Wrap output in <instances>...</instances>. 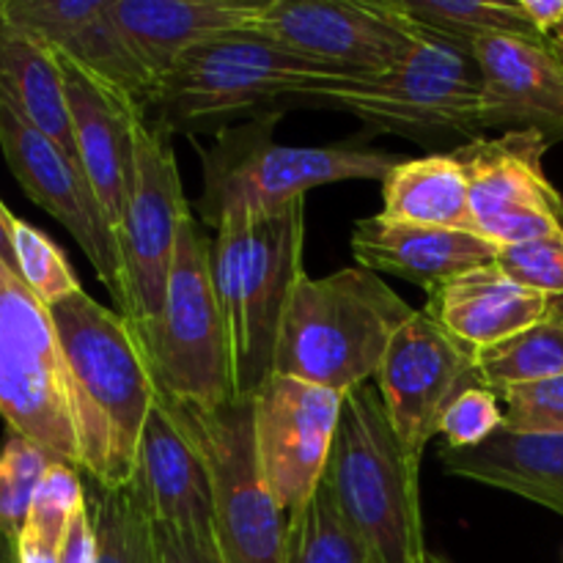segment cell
Masks as SVG:
<instances>
[{"mask_svg": "<svg viewBox=\"0 0 563 563\" xmlns=\"http://www.w3.org/2000/svg\"><path fill=\"white\" fill-rule=\"evenodd\" d=\"M427 563H454V561H449V559H445V555H432V553H429Z\"/></svg>", "mask_w": 563, "mask_h": 563, "instance_id": "obj_43", "label": "cell"}, {"mask_svg": "<svg viewBox=\"0 0 563 563\" xmlns=\"http://www.w3.org/2000/svg\"><path fill=\"white\" fill-rule=\"evenodd\" d=\"M135 476L146 487L157 522L214 544L209 465L163 394L143 427Z\"/></svg>", "mask_w": 563, "mask_h": 563, "instance_id": "obj_21", "label": "cell"}, {"mask_svg": "<svg viewBox=\"0 0 563 563\" xmlns=\"http://www.w3.org/2000/svg\"><path fill=\"white\" fill-rule=\"evenodd\" d=\"M385 218L434 229H473L471 181L454 154L396 163L383 179Z\"/></svg>", "mask_w": 563, "mask_h": 563, "instance_id": "obj_26", "label": "cell"}, {"mask_svg": "<svg viewBox=\"0 0 563 563\" xmlns=\"http://www.w3.org/2000/svg\"><path fill=\"white\" fill-rule=\"evenodd\" d=\"M190 203L181 187L179 163L170 146V130L154 115L135 126V170L130 201L119 231L121 269H124V317L148 339L163 313L170 262L181 223L190 218Z\"/></svg>", "mask_w": 563, "mask_h": 563, "instance_id": "obj_11", "label": "cell"}, {"mask_svg": "<svg viewBox=\"0 0 563 563\" xmlns=\"http://www.w3.org/2000/svg\"><path fill=\"white\" fill-rule=\"evenodd\" d=\"M251 27L352 77L385 75L412 44L410 22L385 0H264Z\"/></svg>", "mask_w": 563, "mask_h": 563, "instance_id": "obj_13", "label": "cell"}, {"mask_svg": "<svg viewBox=\"0 0 563 563\" xmlns=\"http://www.w3.org/2000/svg\"><path fill=\"white\" fill-rule=\"evenodd\" d=\"M49 317L69 372L80 473L104 489L124 487L159 394L146 350L124 313L82 289L49 306Z\"/></svg>", "mask_w": 563, "mask_h": 563, "instance_id": "obj_1", "label": "cell"}, {"mask_svg": "<svg viewBox=\"0 0 563 563\" xmlns=\"http://www.w3.org/2000/svg\"><path fill=\"white\" fill-rule=\"evenodd\" d=\"M0 418L53 462L80 471L71 385L49 308L0 262Z\"/></svg>", "mask_w": 563, "mask_h": 563, "instance_id": "obj_9", "label": "cell"}, {"mask_svg": "<svg viewBox=\"0 0 563 563\" xmlns=\"http://www.w3.org/2000/svg\"><path fill=\"white\" fill-rule=\"evenodd\" d=\"M517 5L539 36L553 38V33L561 27L563 0H517Z\"/></svg>", "mask_w": 563, "mask_h": 563, "instance_id": "obj_39", "label": "cell"}, {"mask_svg": "<svg viewBox=\"0 0 563 563\" xmlns=\"http://www.w3.org/2000/svg\"><path fill=\"white\" fill-rule=\"evenodd\" d=\"M555 47H559V44H555ZM559 49H561V47H559ZM561 53H563V49H561Z\"/></svg>", "mask_w": 563, "mask_h": 563, "instance_id": "obj_45", "label": "cell"}, {"mask_svg": "<svg viewBox=\"0 0 563 563\" xmlns=\"http://www.w3.org/2000/svg\"><path fill=\"white\" fill-rule=\"evenodd\" d=\"M88 511L93 522L97 563H163L157 539V517L141 478L104 489L86 487Z\"/></svg>", "mask_w": 563, "mask_h": 563, "instance_id": "obj_27", "label": "cell"}, {"mask_svg": "<svg viewBox=\"0 0 563 563\" xmlns=\"http://www.w3.org/2000/svg\"><path fill=\"white\" fill-rule=\"evenodd\" d=\"M11 220H14V214H11L9 209L3 207V201H0V262L16 273V256L14 245H11Z\"/></svg>", "mask_w": 563, "mask_h": 563, "instance_id": "obj_41", "label": "cell"}, {"mask_svg": "<svg viewBox=\"0 0 563 563\" xmlns=\"http://www.w3.org/2000/svg\"><path fill=\"white\" fill-rule=\"evenodd\" d=\"M11 245L16 256V273L42 306H55L64 297L80 291V280L71 273L60 247L44 231L25 220H11Z\"/></svg>", "mask_w": 563, "mask_h": 563, "instance_id": "obj_32", "label": "cell"}, {"mask_svg": "<svg viewBox=\"0 0 563 563\" xmlns=\"http://www.w3.org/2000/svg\"><path fill=\"white\" fill-rule=\"evenodd\" d=\"M0 16L148 113L157 82L121 36L110 0H0Z\"/></svg>", "mask_w": 563, "mask_h": 563, "instance_id": "obj_17", "label": "cell"}, {"mask_svg": "<svg viewBox=\"0 0 563 563\" xmlns=\"http://www.w3.org/2000/svg\"><path fill=\"white\" fill-rule=\"evenodd\" d=\"M344 396L273 374L253 399L258 471L280 511L295 515L322 484Z\"/></svg>", "mask_w": 563, "mask_h": 563, "instance_id": "obj_14", "label": "cell"}, {"mask_svg": "<svg viewBox=\"0 0 563 563\" xmlns=\"http://www.w3.org/2000/svg\"><path fill=\"white\" fill-rule=\"evenodd\" d=\"M476 372L484 388L500 390L515 385L544 383L563 374V311L522 330L515 339L476 355Z\"/></svg>", "mask_w": 563, "mask_h": 563, "instance_id": "obj_29", "label": "cell"}, {"mask_svg": "<svg viewBox=\"0 0 563 563\" xmlns=\"http://www.w3.org/2000/svg\"><path fill=\"white\" fill-rule=\"evenodd\" d=\"M75 126L77 163L119 242L135 170V126L143 110L58 58Z\"/></svg>", "mask_w": 563, "mask_h": 563, "instance_id": "obj_19", "label": "cell"}, {"mask_svg": "<svg viewBox=\"0 0 563 563\" xmlns=\"http://www.w3.org/2000/svg\"><path fill=\"white\" fill-rule=\"evenodd\" d=\"M159 394L187 407L234 399L231 341L212 278V240L196 214L181 223L163 313L143 341Z\"/></svg>", "mask_w": 563, "mask_h": 563, "instance_id": "obj_8", "label": "cell"}, {"mask_svg": "<svg viewBox=\"0 0 563 563\" xmlns=\"http://www.w3.org/2000/svg\"><path fill=\"white\" fill-rule=\"evenodd\" d=\"M473 58L482 69V130L563 141V53L553 38L498 33L478 38Z\"/></svg>", "mask_w": 563, "mask_h": 563, "instance_id": "obj_18", "label": "cell"}, {"mask_svg": "<svg viewBox=\"0 0 563 563\" xmlns=\"http://www.w3.org/2000/svg\"><path fill=\"white\" fill-rule=\"evenodd\" d=\"M163 399L209 465L220 559L225 563H286L289 515L278 509L258 471L253 399H231L218 407H187L165 394Z\"/></svg>", "mask_w": 563, "mask_h": 563, "instance_id": "obj_10", "label": "cell"}, {"mask_svg": "<svg viewBox=\"0 0 563 563\" xmlns=\"http://www.w3.org/2000/svg\"><path fill=\"white\" fill-rule=\"evenodd\" d=\"M498 251L495 242L476 231L401 223L385 214L361 218L352 229L357 267L405 278L427 295L467 269L495 264Z\"/></svg>", "mask_w": 563, "mask_h": 563, "instance_id": "obj_20", "label": "cell"}, {"mask_svg": "<svg viewBox=\"0 0 563 563\" xmlns=\"http://www.w3.org/2000/svg\"><path fill=\"white\" fill-rule=\"evenodd\" d=\"M504 429L531 434H563V374L544 383L500 390Z\"/></svg>", "mask_w": 563, "mask_h": 563, "instance_id": "obj_35", "label": "cell"}, {"mask_svg": "<svg viewBox=\"0 0 563 563\" xmlns=\"http://www.w3.org/2000/svg\"><path fill=\"white\" fill-rule=\"evenodd\" d=\"M14 555H16V563H58L60 548H53V544L42 542V539L22 531L14 544Z\"/></svg>", "mask_w": 563, "mask_h": 563, "instance_id": "obj_40", "label": "cell"}, {"mask_svg": "<svg viewBox=\"0 0 563 563\" xmlns=\"http://www.w3.org/2000/svg\"><path fill=\"white\" fill-rule=\"evenodd\" d=\"M9 550H14V544H11L9 539H5L3 533H0V563H11Z\"/></svg>", "mask_w": 563, "mask_h": 563, "instance_id": "obj_42", "label": "cell"}, {"mask_svg": "<svg viewBox=\"0 0 563 563\" xmlns=\"http://www.w3.org/2000/svg\"><path fill=\"white\" fill-rule=\"evenodd\" d=\"M495 264L517 284L559 302L563 308V240L506 245L498 251Z\"/></svg>", "mask_w": 563, "mask_h": 563, "instance_id": "obj_36", "label": "cell"}, {"mask_svg": "<svg viewBox=\"0 0 563 563\" xmlns=\"http://www.w3.org/2000/svg\"><path fill=\"white\" fill-rule=\"evenodd\" d=\"M306 198L273 214L223 218L212 240V278L231 341L234 399H256L275 374L286 308L306 275Z\"/></svg>", "mask_w": 563, "mask_h": 563, "instance_id": "obj_2", "label": "cell"}, {"mask_svg": "<svg viewBox=\"0 0 563 563\" xmlns=\"http://www.w3.org/2000/svg\"><path fill=\"white\" fill-rule=\"evenodd\" d=\"M445 473L506 489L563 517V434L500 429L476 449H440Z\"/></svg>", "mask_w": 563, "mask_h": 563, "instance_id": "obj_24", "label": "cell"}, {"mask_svg": "<svg viewBox=\"0 0 563 563\" xmlns=\"http://www.w3.org/2000/svg\"><path fill=\"white\" fill-rule=\"evenodd\" d=\"M410 27L412 44L399 66L374 77L339 75L302 99L355 115L374 132L423 146L460 135L476 141L482 132V69L473 49L412 22Z\"/></svg>", "mask_w": 563, "mask_h": 563, "instance_id": "obj_6", "label": "cell"}, {"mask_svg": "<svg viewBox=\"0 0 563 563\" xmlns=\"http://www.w3.org/2000/svg\"><path fill=\"white\" fill-rule=\"evenodd\" d=\"M157 539L163 563H225L220 559L218 544L201 542L198 537L176 531V528L163 526V522H157Z\"/></svg>", "mask_w": 563, "mask_h": 563, "instance_id": "obj_37", "label": "cell"}, {"mask_svg": "<svg viewBox=\"0 0 563 563\" xmlns=\"http://www.w3.org/2000/svg\"><path fill=\"white\" fill-rule=\"evenodd\" d=\"M374 379L390 427L416 460L438 434L445 407L462 390L482 385L476 355L427 311H416L401 324Z\"/></svg>", "mask_w": 563, "mask_h": 563, "instance_id": "obj_16", "label": "cell"}, {"mask_svg": "<svg viewBox=\"0 0 563 563\" xmlns=\"http://www.w3.org/2000/svg\"><path fill=\"white\" fill-rule=\"evenodd\" d=\"M286 563H372L366 544L344 520L324 478L308 504L289 517Z\"/></svg>", "mask_w": 563, "mask_h": 563, "instance_id": "obj_30", "label": "cell"}, {"mask_svg": "<svg viewBox=\"0 0 563 563\" xmlns=\"http://www.w3.org/2000/svg\"><path fill=\"white\" fill-rule=\"evenodd\" d=\"M53 456L44 454L31 440L11 434L0 449V533L16 544L31 517L33 498Z\"/></svg>", "mask_w": 563, "mask_h": 563, "instance_id": "obj_31", "label": "cell"}, {"mask_svg": "<svg viewBox=\"0 0 563 563\" xmlns=\"http://www.w3.org/2000/svg\"><path fill=\"white\" fill-rule=\"evenodd\" d=\"M553 42H555V44H559V47L563 49V22H561V27H559V31H555V33H553Z\"/></svg>", "mask_w": 563, "mask_h": 563, "instance_id": "obj_44", "label": "cell"}, {"mask_svg": "<svg viewBox=\"0 0 563 563\" xmlns=\"http://www.w3.org/2000/svg\"><path fill=\"white\" fill-rule=\"evenodd\" d=\"M416 308L377 273L344 267L328 278L302 275L286 308L275 374L346 396L377 377L383 357Z\"/></svg>", "mask_w": 563, "mask_h": 563, "instance_id": "obj_3", "label": "cell"}, {"mask_svg": "<svg viewBox=\"0 0 563 563\" xmlns=\"http://www.w3.org/2000/svg\"><path fill=\"white\" fill-rule=\"evenodd\" d=\"M550 143L539 132L476 137L454 152L471 181L476 234L498 247L563 240V198L544 174Z\"/></svg>", "mask_w": 563, "mask_h": 563, "instance_id": "obj_12", "label": "cell"}, {"mask_svg": "<svg viewBox=\"0 0 563 563\" xmlns=\"http://www.w3.org/2000/svg\"><path fill=\"white\" fill-rule=\"evenodd\" d=\"M284 110H262L251 121L220 130L212 146H198L203 187L198 218L218 229L223 218H258L289 207L308 190L333 181L379 179L396 159L379 148L333 143V146H286L273 132Z\"/></svg>", "mask_w": 563, "mask_h": 563, "instance_id": "obj_5", "label": "cell"}, {"mask_svg": "<svg viewBox=\"0 0 563 563\" xmlns=\"http://www.w3.org/2000/svg\"><path fill=\"white\" fill-rule=\"evenodd\" d=\"M344 75L297 55L256 27L231 31L181 55L157 82L146 115L170 132L198 121L251 113L280 97H306L319 82Z\"/></svg>", "mask_w": 563, "mask_h": 563, "instance_id": "obj_7", "label": "cell"}, {"mask_svg": "<svg viewBox=\"0 0 563 563\" xmlns=\"http://www.w3.org/2000/svg\"><path fill=\"white\" fill-rule=\"evenodd\" d=\"M421 460L405 449L385 412L379 390L361 385L344 396L324 484L344 520L366 544L372 563H427Z\"/></svg>", "mask_w": 563, "mask_h": 563, "instance_id": "obj_4", "label": "cell"}, {"mask_svg": "<svg viewBox=\"0 0 563 563\" xmlns=\"http://www.w3.org/2000/svg\"><path fill=\"white\" fill-rule=\"evenodd\" d=\"M0 97L77 163L64 69L47 44L0 16ZM80 165V163H77Z\"/></svg>", "mask_w": 563, "mask_h": 563, "instance_id": "obj_25", "label": "cell"}, {"mask_svg": "<svg viewBox=\"0 0 563 563\" xmlns=\"http://www.w3.org/2000/svg\"><path fill=\"white\" fill-rule=\"evenodd\" d=\"M423 311L465 350L482 355L563 308L517 284L498 264H484L438 286Z\"/></svg>", "mask_w": 563, "mask_h": 563, "instance_id": "obj_22", "label": "cell"}, {"mask_svg": "<svg viewBox=\"0 0 563 563\" xmlns=\"http://www.w3.org/2000/svg\"><path fill=\"white\" fill-rule=\"evenodd\" d=\"M0 152L27 198L53 214L75 236L93 273L108 286L115 306L124 311V269H121L119 242L80 165L58 143L27 124L3 97H0Z\"/></svg>", "mask_w": 563, "mask_h": 563, "instance_id": "obj_15", "label": "cell"}, {"mask_svg": "<svg viewBox=\"0 0 563 563\" xmlns=\"http://www.w3.org/2000/svg\"><path fill=\"white\" fill-rule=\"evenodd\" d=\"M264 0H110V14L143 69L163 80L198 44L256 22Z\"/></svg>", "mask_w": 563, "mask_h": 563, "instance_id": "obj_23", "label": "cell"}, {"mask_svg": "<svg viewBox=\"0 0 563 563\" xmlns=\"http://www.w3.org/2000/svg\"><path fill=\"white\" fill-rule=\"evenodd\" d=\"M58 563H97V542H93V522L88 511V500L69 522L64 544H60Z\"/></svg>", "mask_w": 563, "mask_h": 563, "instance_id": "obj_38", "label": "cell"}, {"mask_svg": "<svg viewBox=\"0 0 563 563\" xmlns=\"http://www.w3.org/2000/svg\"><path fill=\"white\" fill-rule=\"evenodd\" d=\"M399 16L429 33L473 49L478 38L511 33L539 36L520 5L504 0H385Z\"/></svg>", "mask_w": 563, "mask_h": 563, "instance_id": "obj_28", "label": "cell"}, {"mask_svg": "<svg viewBox=\"0 0 563 563\" xmlns=\"http://www.w3.org/2000/svg\"><path fill=\"white\" fill-rule=\"evenodd\" d=\"M500 429H504L500 396L484 385H473L445 407L438 434H443L445 449H476Z\"/></svg>", "mask_w": 563, "mask_h": 563, "instance_id": "obj_34", "label": "cell"}, {"mask_svg": "<svg viewBox=\"0 0 563 563\" xmlns=\"http://www.w3.org/2000/svg\"><path fill=\"white\" fill-rule=\"evenodd\" d=\"M82 506H86V487H82L80 471L53 462L36 489L25 533L53 544V548H60L66 531H69L71 517Z\"/></svg>", "mask_w": 563, "mask_h": 563, "instance_id": "obj_33", "label": "cell"}]
</instances>
